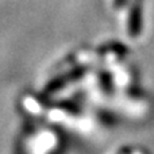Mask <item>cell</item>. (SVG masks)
Masks as SVG:
<instances>
[{"mask_svg":"<svg viewBox=\"0 0 154 154\" xmlns=\"http://www.w3.org/2000/svg\"><path fill=\"white\" fill-rule=\"evenodd\" d=\"M142 30V0H135L128 15L127 31L130 37H138Z\"/></svg>","mask_w":154,"mask_h":154,"instance_id":"obj_1","label":"cell"},{"mask_svg":"<svg viewBox=\"0 0 154 154\" xmlns=\"http://www.w3.org/2000/svg\"><path fill=\"white\" fill-rule=\"evenodd\" d=\"M126 2H127V0H114V5L116 8H120L126 4Z\"/></svg>","mask_w":154,"mask_h":154,"instance_id":"obj_2","label":"cell"}]
</instances>
